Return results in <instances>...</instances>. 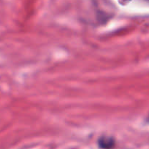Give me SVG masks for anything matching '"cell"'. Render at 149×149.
I'll use <instances>...</instances> for the list:
<instances>
[{
  "label": "cell",
  "instance_id": "7a4b0ae2",
  "mask_svg": "<svg viewBox=\"0 0 149 149\" xmlns=\"http://www.w3.org/2000/svg\"><path fill=\"white\" fill-rule=\"evenodd\" d=\"M148 122H149V117H148Z\"/></svg>",
  "mask_w": 149,
  "mask_h": 149
},
{
  "label": "cell",
  "instance_id": "6da1fadb",
  "mask_svg": "<svg viewBox=\"0 0 149 149\" xmlns=\"http://www.w3.org/2000/svg\"><path fill=\"white\" fill-rule=\"evenodd\" d=\"M115 142L112 139L110 138H100L99 141V146L103 149H110L114 146Z\"/></svg>",
  "mask_w": 149,
  "mask_h": 149
}]
</instances>
